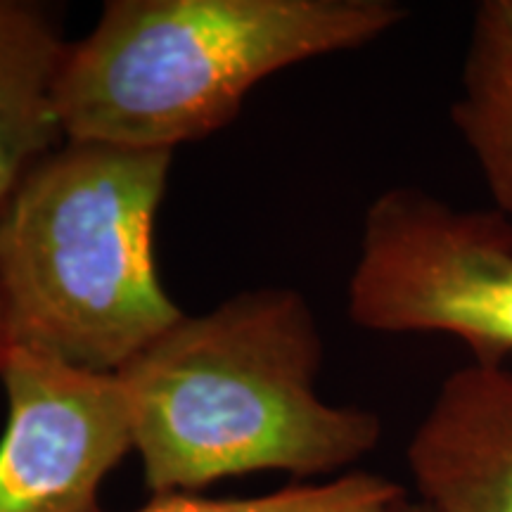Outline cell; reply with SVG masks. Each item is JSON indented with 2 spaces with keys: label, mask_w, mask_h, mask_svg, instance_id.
<instances>
[{
  "label": "cell",
  "mask_w": 512,
  "mask_h": 512,
  "mask_svg": "<svg viewBox=\"0 0 512 512\" xmlns=\"http://www.w3.org/2000/svg\"><path fill=\"white\" fill-rule=\"evenodd\" d=\"M67 50L48 8L0 0V211L29 171L67 140L55 102Z\"/></svg>",
  "instance_id": "7"
},
{
  "label": "cell",
  "mask_w": 512,
  "mask_h": 512,
  "mask_svg": "<svg viewBox=\"0 0 512 512\" xmlns=\"http://www.w3.org/2000/svg\"><path fill=\"white\" fill-rule=\"evenodd\" d=\"M0 380V512H102V482L133 451L119 377L10 347Z\"/></svg>",
  "instance_id": "5"
},
{
  "label": "cell",
  "mask_w": 512,
  "mask_h": 512,
  "mask_svg": "<svg viewBox=\"0 0 512 512\" xmlns=\"http://www.w3.org/2000/svg\"><path fill=\"white\" fill-rule=\"evenodd\" d=\"M408 470L434 512H512V370H453L408 444Z\"/></svg>",
  "instance_id": "6"
},
{
  "label": "cell",
  "mask_w": 512,
  "mask_h": 512,
  "mask_svg": "<svg viewBox=\"0 0 512 512\" xmlns=\"http://www.w3.org/2000/svg\"><path fill=\"white\" fill-rule=\"evenodd\" d=\"M171 150L64 140L0 211L10 347L119 373L185 313L159 283L152 235Z\"/></svg>",
  "instance_id": "3"
},
{
  "label": "cell",
  "mask_w": 512,
  "mask_h": 512,
  "mask_svg": "<svg viewBox=\"0 0 512 512\" xmlns=\"http://www.w3.org/2000/svg\"><path fill=\"white\" fill-rule=\"evenodd\" d=\"M349 318L389 335H448L472 361L512 356V216L392 188L366 211Z\"/></svg>",
  "instance_id": "4"
},
{
  "label": "cell",
  "mask_w": 512,
  "mask_h": 512,
  "mask_svg": "<svg viewBox=\"0 0 512 512\" xmlns=\"http://www.w3.org/2000/svg\"><path fill=\"white\" fill-rule=\"evenodd\" d=\"M323 337L294 290H252L183 316L119 368L152 496L226 477L332 475L373 453L382 420L316 392Z\"/></svg>",
  "instance_id": "1"
},
{
  "label": "cell",
  "mask_w": 512,
  "mask_h": 512,
  "mask_svg": "<svg viewBox=\"0 0 512 512\" xmlns=\"http://www.w3.org/2000/svg\"><path fill=\"white\" fill-rule=\"evenodd\" d=\"M451 119L494 209L512 216V0L475 8Z\"/></svg>",
  "instance_id": "8"
},
{
  "label": "cell",
  "mask_w": 512,
  "mask_h": 512,
  "mask_svg": "<svg viewBox=\"0 0 512 512\" xmlns=\"http://www.w3.org/2000/svg\"><path fill=\"white\" fill-rule=\"evenodd\" d=\"M403 19L392 0H112L62 62L64 138L174 152L228 126L266 76Z\"/></svg>",
  "instance_id": "2"
},
{
  "label": "cell",
  "mask_w": 512,
  "mask_h": 512,
  "mask_svg": "<svg viewBox=\"0 0 512 512\" xmlns=\"http://www.w3.org/2000/svg\"><path fill=\"white\" fill-rule=\"evenodd\" d=\"M387 512H434V510H430V508H427V505H425V503H422V501H418V503H413V501H408V498H406V496H403V498H401V501H399V503H394V505H392V508H389Z\"/></svg>",
  "instance_id": "10"
},
{
  "label": "cell",
  "mask_w": 512,
  "mask_h": 512,
  "mask_svg": "<svg viewBox=\"0 0 512 512\" xmlns=\"http://www.w3.org/2000/svg\"><path fill=\"white\" fill-rule=\"evenodd\" d=\"M403 496L406 491L392 479L373 472H344L325 484H294L252 498L152 496L133 512H387Z\"/></svg>",
  "instance_id": "9"
},
{
  "label": "cell",
  "mask_w": 512,
  "mask_h": 512,
  "mask_svg": "<svg viewBox=\"0 0 512 512\" xmlns=\"http://www.w3.org/2000/svg\"><path fill=\"white\" fill-rule=\"evenodd\" d=\"M10 349V337H8V325H5V313L3 304H0V361H3L5 354Z\"/></svg>",
  "instance_id": "11"
}]
</instances>
